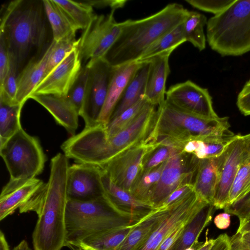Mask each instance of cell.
I'll return each mask as SVG.
<instances>
[{"instance_id": "6da1fadb", "label": "cell", "mask_w": 250, "mask_h": 250, "mask_svg": "<svg viewBox=\"0 0 250 250\" xmlns=\"http://www.w3.org/2000/svg\"><path fill=\"white\" fill-rule=\"evenodd\" d=\"M69 167L68 158L64 154L54 156L47 183L19 208L21 213L35 211L38 216L32 235L34 250H61L65 246Z\"/></svg>"}, {"instance_id": "7a4b0ae2", "label": "cell", "mask_w": 250, "mask_h": 250, "mask_svg": "<svg viewBox=\"0 0 250 250\" xmlns=\"http://www.w3.org/2000/svg\"><path fill=\"white\" fill-rule=\"evenodd\" d=\"M156 106L148 104L133 123L109 138L103 125L84 127L64 141L61 149L68 158L78 163L102 166L146 141L153 125Z\"/></svg>"}, {"instance_id": "3957f363", "label": "cell", "mask_w": 250, "mask_h": 250, "mask_svg": "<svg viewBox=\"0 0 250 250\" xmlns=\"http://www.w3.org/2000/svg\"><path fill=\"white\" fill-rule=\"evenodd\" d=\"M48 24L42 0H15L3 9L0 35L19 74L31 61L42 57L48 42Z\"/></svg>"}, {"instance_id": "277c9868", "label": "cell", "mask_w": 250, "mask_h": 250, "mask_svg": "<svg viewBox=\"0 0 250 250\" xmlns=\"http://www.w3.org/2000/svg\"><path fill=\"white\" fill-rule=\"evenodd\" d=\"M188 12L172 3L146 18L121 22V34L104 58L113 66L137 62L157 40L180 25Z\"/></svg>"}, {"instance_id": "5b68a950", "label": "cell", "mask_w": 250, "mask_h": 250, "mask_svg": "<svg viewBox=\"0 0 250 250\" xmlns=\"http://www.w3.org/2000/svg\"><path fill=\"white\" fill-rule=\"evenodd\" d=\"M227 117L207 119L184 112L165 100L156 109L153 125L146 141L165 140L182 150L191 140L222 135L230 132Z\"/></svg>"}, {"instance_id": "8992f818", "label": "cell", "mask_w": 250, "mask_h": 250, "mask_svg": "<svg viewBox=\"0 0 250 250\" xmlns=\"http://www.w3.org/2000/svg\"><path fill=\"white\" fill-rule=\"evenodd\" d=\"M137 223L121 215L104 195L88 201L68 200L65 246L75 250L87 238Z\"/></svg>"}, {"instance_id": "52a82bcc", "label": "cell", "mask_w": 250, "mask_h": 250, "mask_svg": "<svg viewBox=\"0 0 250 250\" xmlns=\"http://www.w3.org/2000/svg\"><path fill=\"white\" fill-rule=\"evenodd\" d=\"M207 41L222 56H238L250 51V0H236L207 23Z\"/></svg>"}, {"instance_id": "ba28073f", "label": "cell", "mask_w": 250, "mask_h": 250, "mask_svg": "<svg viewBox=\"0 0 250 250\" xmlns=\"http://www.w3.org/2000/svg\"><path fill=\"white\" fill-rule=\"evenodd\" d=\"M0 154L12 180L36 178L46 161L39 139L22 128L0 146Z\"/></svg>"}, {"instance_id": "9c48e42d", "label": "cell", "mask_w": 250, "mask_h": 250, "mask_svg": "<svg viewBox=\"0 0 250 250\" xmlns=\"http://www.w3.org/2000/svg\"><path fill=\"white\" fill-rule=\"evenodd\" d=\"M111 9L106 15H96L79 39L77 48L80 59L86 62L104 58L121 32L120 22H117Z\"/></svg>"}, {"instance_id": "30bf717a", "label": "cell", "mask_w": 250, "mask_h": 250, "mask_svg": "<svg viewBox=\"0 0 250 250\" xmlns=\"http://www.w3.org/2000/svg\"><path fill=\"white\" fill-rule=\"evenodd\" d=\"M199 161L193 154L183 151L167 161L161 177L148 197V202L153 208H158L179 187L193 185Z\"/></svg>"}, {"instance_id": "8fae6325", "label": "cell", "mask_w": 250, "mask_h": 250, "mask_svg": "<svg viewBox=\"0 0 250 250\" xmlns=\"http://www.w3.org/2000/svg\"><path fill=\"white\" fill-rule=\"evenodd\" d=\"M85 65L88 70V77L79 115L84 121L85 127L88 128L99 124L113 66L104 58L90 60Z\"/></svg>"}, {"instance_id": "7c38bea8", "label": "cell", "mask_w": 250, "mask_h": 250, "mask_svg": "<svg viewBox=\"0 0 250 250\" xmlns=\"http://www.w3.org/2000/svg\"><path fill=\"white\" fill-rule=\"evenodd\" d=\"M207 203H208L200 197L194 189L186 194L171 204L168 215L135 250H157L173 230L189 222Z\"/></svg>"}, {"instance_id": "4fadbf2b", "label": "cell", "mask_w": 250, "mask_h": 250, "mask_svg": "<svg viewBox=\"0 0 250 250\" xmlns=\"http://www.w3.org/2000/svg\"><path fill=\"white\" fill-rule=\"evenodd\" d=\"M155 144L146 141L99 166L118 187L130 192L141 174L143 164Z\"/></svg>"}, {"instance_id": "5bb4252c", "label": "cell", "mask_w": 250, "mask_h": 250, "mask_svg": "<svg viewBox=\"0 0 250 250\" xmlns=\"http://www.w3.org/2000/svg\"><path fill=\"white\" fill-rule=\"evenodd\" d=\"M166 96L167 102L184 112L204 118L219 117L213 109L208 90L190 80L171 85Z\"/></svg>"}, {"instance_id": "9a60e30c", "label": "cell", "mask_w": 250, "mask_h": 250, "mask_svg": "<svg viewBox=\"0 0 250 250\" xmlns=\"http://www.w3.org/2000/svg\"><path fill=\"white\" fill-rule=\"evenodd\" d=\"M220 174L213 205L215 209L228 205L229 190L240 166L245 160V135H235L219 155Z\"/></svg>"}, {"instance_id": "2e32d148", "label": "cell", "mask_w": 250, "mask_h": 250, "mask_svg": "<svg viewBox=\"0 0 250 250\" xmlns=\"http://www.w3.org/2000/svg\"><path fill=\"white\" fill-rule=\"evenodd\" d=\"M100 167L83 163L69 166L66 191L68 200H91L104 195Z\"/></svg>"}, {"instance_id": "e0dca14e", "label": "cell", "mask_w": 250, "mask_h": 250, "mask_svg": "<svg viewBox=\"0 0 250 250\" xmlns=\"http://www.w3.org/2000/svg\"><path fill=\"white\" fill-rule=\"evenodd\" d=\"M82 67V63L76 48L41 81L30 96L39 95L66 96Z\"/></svg>"}, {"instance_id": "ac0fdd59", "label": "cell", "mask_w": 250, "mask_h": 250, "mask_svg": "<svg viewBox=\"0 0 250 250\" xmlns=\"http://www.w3.org/2000/svg\"><path fill=\"white\" fill-rule=\"evenodd\" d=\"M102 178L104 195L122 216L139 222L155 209L149 204L136 199L129 192L114 184L103 170Z\"/></svg>"}, {"instance_id": "d6986e66", "label": "cell", "mask_w": 250, "mask_h": 250, "mask_svg": "<svg viewBox=\"0 0 250 250\" xmlns=\"http://www.w3.org/2000/svg\"><path fill=\"white\" fill-rule=\"evenodd\" d=\"M37 178L12 180L2 189L0 196V220L12 214L43 185Z\"/></svg>"}, {"instance_id": "ffe728a7", "label": "cell", "mask_w": 250, "mask_h": 250, "mask_svg": "<svg viewBox=\"0 0 250 250\" xmlns=\"http://www.w3.org/2000/svg\"><path fill=\"white\" fill-rule=\"evenodd\" d=\"M174 50L163 52L147 61L149 68L145 97L150 104L158 106L165 101L166 84L170 73L169 58Z\"/></svg>"}, {"instance_id": "44dd1931", "label": "cell", "mask_w": 250, "mask_h": 250, "mask_svg": "<svg viewBox=\"0 0 250 250\" xmlns=\"http://www.w3.org/2000/svg\"><path fill=\"white\" fill-rule=\"evenodd\" d=\"M142 63L134 62L113 66L106 98L99 119V124L105 126L108 123L126 85Z\"/></svg>"}, {"instance_id": "7402d4cb", "label": "cell", "mask_w": 250, "mask_h": 250, "mask_svg": "<svg viewBox=\"0 0 250 250\" xmlns=\"http://www.w3.org/2000/svg\"><path fill=\"white\" fill-rule=\"evenodd\" d=\"M32 99L43 106L57 123L62 126L72 136L79 125V113L66 97L54 95H32Z\"/></svg>"}, {"instance_id": "603a6c76", "label": "cell", "mask_w": 250, "mask_h": 250, "mask_svg": "<svg viewBox=\"0 0 250 250\" xmlns=\"http://www.w3.org/2000/svg\"><path fill=\"white\" fill-rule=\"evenodd\" d=\"M52 42L42 57L30 61L19 74L16 102L23 105L44 77Z\"/></svg>"}, {"instance_id": "cb8c5ba5", "label": "cell", "mask_w": 250, "mask_h": 250, "mask_svg": "<svg viewBox=\"0 0 250 250\" xmlns=\"http://www.w3.org/2000/svg\"><path fill=\"white\" fill-rule=\"evenodd\" d=\"M171 204L154 209L137 223L116 250H135L151 235L169 214Z\"/></svg>"}, {"instance_id": "d4e9b609", "label": "cell", "mask_w": 250, "mask_h": 250, "mask_svg": "<svg viewBox=\"0 0 250 250\" xmlns=\"http://www.w3.org/2000/svg\"><path fill=\"white\" fill-rule=\"evenodd\" d=\"M219 156L200 159L193 183L196 193L208 203L213 204L220 170Z\"/></svg>"}, {"instance_id": "484cf974", "label": "cell", "mask_w": 250, "mask_h": 250, "mask_svg": "<svg viewBox=\"0 0 250 250\" xmlns=\"http://www.w3.org/2000/svg\"><path fill=\"white\" fill-rule=\"evenodd\" d=\"M149 68V61L142 63L126 85L109 121L118 116L145 97Z\"/></svg>"}, {"instance_id": "4316f807", "label": "cell", "mask_w": 250, "mask_h": 250, "mask_svg": "<svg viewBox=\"0 0 250 250\" xmlns=\"http://www.w3.org/2000/svg\"><path fill=\"white\" fill-rule=\"evenodd\" d=\"M235 134L232 132L213 136L203 140H191L184 146L183 152L193 154L199 159L219 156Z\"/></svg>"}, {"instance_id": "83f0119b", "label": "cell", "mask_w": 250, "mask_h": 250, "mask_svg": "<svg viewBox=\"0 0 250 250\" xmlns=\"http://www.w3.org/2000/svg\"><path fill=\"white\" fill-rule=\"evenodd\" d=\"M213 205L207 203L187 225L182 235L173 245L172 250H185L195 242L211 221L214 210Z\"/></svg>"}, {"instance_id": "f1b7e54d", "label": "cell", "mask_w": 250, "mask_h": 250, "mask_svg": "<svg viewBox=\"0 0 250 250\" xmlns=\"http://www.w3.org/2000/svg\"><path fill=\"white\" fill-rule=\"evenodd\" d=\"M136 224L90 236L81 241L76 249L81 247L93 250H116Z\"/></svg>"}, {"instance_id": "f546056e", "label": "cell", "mask_w": 250, "mask_h": 250, "mask_svg": "<svg viewBox=\"0 0 250 250\" xmlns=\"http://www.w3.org/2000/svg\"><path fill=\"white\" fill-rule=\"evenodd\" d=\"M44 10L52 32L53 40H60L77 30L61 7L54 0H42Z\"/></svg>"}, {"instance_id": "4dcf8cb0", "label": "cell", "mask_w": 250, "mask_h": 250, "mask_svg": "<svg viewBox=\"0 0 250 250\" xmlns=\"http://www.w3.org/2000/svg\"><path fill=\"white\" fill-rule=\"evenodd\" d=\"M23 105L0 100V146L22 128L20 116Z\"/></svg>"}, {"instance_id": "1f68e13d", "label": "cell", "mask_w": 250, "mask_h": 250, "mask_svg": "<svg viewBox=\"0 0 250 250\" xmlns=\"http://www.w3.org/2000/svg\"><path fill=\"white\" fill-rule=\"evenodd\" d=\"M207 21L204 15L196 11H189L188 16L181 24L186 41L190 42L200 51L205 49L206 46L204 28Z\"/></svg>"}, {"instance_id": "d6a6232c", "label": "cell", "mask_w": 250, "mask_h": 250, "mask_svg": "<svg viewBox=\"0 0 250 250\" xmlns=\"http://www.w3.org/2000/svg\"><path fill=\"white\" fill-rule=\"evenodd\" d=\"M65 13L77 30H84L97 14L92 6L86 1L54 0Z\"/></svg>"}, {"instance_id": "836d02e7", "label": "cell", "mask_w": 250, "mask_h": 250, "mask_svg": "<svg viewBox=\"0 0 250 250\" xmlns=\"http://www.w3.org/2000/svg\"><path fill=\"white\" fill-rule=\"evenodd\" d=\"M181 24L157 40L144 52L137 62H146L163 52L170 50H174L180 44L186 42Z\"/></svg>"}, {"instance_id": "e575fe53", "label": "cell", "mask_w": 250, "mask_h": 250, "mask_svg": "<svg viewBox=\"0 0 250 250\" xmlns=\"http://www.w3.org/2000/svg\"><path fill=\"white\" fill-rule=\"evenodd\" d=\"M166 162L142 173L129 192L136 199L149 204V194L159 181Z\"/></svg>"}, {"instance_id": "d590c367", "label": "cell", "mask_w": 250, "mask_h": 250, "mask_svg": "<svg viewBox=\"0 0 250 250\" xmlns=\"http://www.w3.org/2000/svg\"><path fill=\"white\" fill-rule=\"evenodd\" d=\"M149 104L145 97L129 107L105 126L106 135L109 138L130 125Z\"/></svg>"}, {"instance_id": "8d00e7d4", "label": "cell", "mask_w": 250, "mask_h": 250, "mask_svg": "<svg viewBox=\"0 0 250 250\" xmlns=\"http://www.w3.org/2000/svg\"><path fill=\"white\" fill-rule=\"evenodd\" d=\"M79 42V39H76V34H70L57 42L53 40L44 78L69 53L78 48Z\"/></svg>"}, {"instance_id": "74e56055", "label": "cell", "mask_w": 250, "mask_h": 250, "mask_svg": "<svg viewBox=\"0 0 250 250\" xmlns=\"http://www.w3.org/2000/svg\"><path fill=\"white\" fill-rule=\"evenodd\" d=\"M250 192V161H247L240 165L235 175L229 190L227 207L241 199Z\"/></svg>"}, {"instance_id": "f35d334b", "label": "cell", "mask_w": 250, "mask_h": 250, "mask_svg": "<svg viewBox=\"0 0 250 250\" xmlns=\"http://www.w3.org/2000/svg\"><path fill=\"white\" fill-rule=\"evenodd\" d=\"M154 143L155 146L146 157L141 173L157 167L182 151L179 148L170 144L161 142Z\"/></svg>"}, {"instance_id": "ab89813d", "label": "cell", "mask_w": 250, "mask_h": 250, "mask_svg": "<svg viewBox=\"0 0 250 250\" xmlns=\"http://www.w3.org/2000/svg\"><path fill=\"white\" fill-rule=\"evenodd\" d=\"M9 68L2 84L0 85V100L10 103H17L16 96L19 73L13 57L9 54Z\"/></svg>"}, {"instance_id": "60d3db41", "label": "cell", "mask_w": 250, "mask_h": 250, "mask_svg": "<svg viewBox=\"0 0 250 250\" xmlns=\"http://www.w3.org/2000/svg\"><path fill=\"white\" fill-rule=\"evenodd\" d=\"M88 73L87 66L83 65L76 80L65 96L79 114L84 99Z\"/></svg>"}, {"instance_id": "b9f144b4", "label": "cell", "mask_w": 250, "mask_h": 250, "mask_svg": "<svg viewBox=\"0 0 250 250\" xmlns=\"http://www.w3.org/2000/svg\"><path fill=\"white\" fill-rule=\"evenodd\" d=\"M235 0H186V1L196 9L216 15L228 8Z\"/></svg>"}, {"instance_id": "7bdbcfd3", "label": "cell", "mask_w": 250, "mask_h": 250, "mask_svg": "<svg viewBox=\"0 0 250 250\" xmlns=\"http://www.w3.org/2000/svg\"><path fill=\"white\" fill-rule=\"evenodd\" d=\"M226 212L236 216L239 224L250 219V192L243 198L227 207L224 209Z\"/></svg>"}, {"instance_id": "ee69618b", "label": "cell", "mask_w": 250, "mask_h": 250, "mask_svg": "<svg viewBox=\"0 0 250 250\" xmlns=\"http://www.w3.org/2000/svg\"><path fill=\"white\" fill-rule=\"evenodd\" d=\"M236 104L243 115H250V79L246 83L239 93Z\"/></svg>"}, {"instance_id": "f6af8a7d", "label": "cell", "mask_w": 250, "mask_h": 250, "mask_svg": "<svg viewBox=\"0 0 250 250\" xmlns=\"http://www.w3.org/2000/svg\"><path fill=\"white\" fill-rule=\"evenodd\" d=\"M9 64L8 50L4 38L0 35V85L2 84L6 75Z\"/></svg>"}, {"instance_id": "bcb514c9", "label": "cell", "mask_w": 250, "mask_h": 250, "mask_svg": "<svg viewBox=\"0 0 250 250\" xmlns=\"http://www.w3.org/2000/svg\"><path fill=\"white\" fill-rule=\"evenodd\" d=\"M231 250H250V232L230 237Z\"/></svg>"}, {"instance_id": "7dc6e473", "label": "cell", "mask_w": 250, "mask_h": 250, "mask_svg": "<svg viewBox=\"0 0 250 250\" xmlns=\"http://www.w3.org/2000/svg\"><path fill=\"white\" fill-rule=\"evenodd\" d=\"M193 189V185L190 184L179 187L167 197L159 208L167 207Z\"/></svg>"}, {"instance_id": "c3c4849f", "label": "cell", "mask_w": 250, "mask_h": 250, "mask_svg": "<svg viewBox=\"0 0 250 250\" xmlns=\"http://www.w3.org/2000/svg\"><path fill=\"white\" fill-rule=\"evenodd\" d=\"M188 223L182 225L173 230L162 242L157 250H168L170 249L182 235Z\"/></svg>"}, {"instance_id": "681fc988", "label": "cell", "mask_w": 250, "mask_h": 250, "mask_svg": "<svg viewBox=\"0 0 250 250\" xmlns=\"http://www.w3.org/2000/svg\"><path fill=\"white\" fill-rule=\"evenodd\" d=\"M92 7H110L111 9L123 7L127 1L125 0H88L86 1Z\"/></svg>"}, {"instance_id": "f907efd6", "label": "cell", "mask_w": 250, "mask_h": 250, "mask_svg": "<svg viewBox=\"0 0 250 250\" xmlns=\"http://www.w3.org/2000/svg\"><path fill=\"white\" fill-rule=\"evenodd\" d=\"M210 250H231L230 237L227 233L219 235Z\"/></svg>"}, {"instance_id": "816d5d0a", "label": "cell", "mask_w": 250, "mask_h": 250, "mask_svg": "<svg viewBox=\"0 0 250 250\" xmlns=\"http://www.w3.org/2000/svg\"><path fill=\"white\" fill-rule=\"evenodd\" d=\"M230 214L227 212L221 213L214 218L213 222L215 226L221 229L228 228L230 224Z\"/></svg>"}, {"instance_id": "f5cc1de1", "label": "cell", "mask_w": 250, "mask_h": 250, "mask_svg": "<svg viewBox=\"0 0 250 250\" xmlns=\"http://www.w3.org/2000/svg\"><path fill=\"white\" fill-rule=\"evenodd\" d=\"M248 232H250V219L239 224L236 233L243 234Z\"/></svg>"}, {"instance_id": "db71d44e", "label": "cell", "mask_w": 250, "mask_h": 250, "mask_svg": "<svg viewBox=\"0 0 250 250\" xmlns=\"http://www.w3.org/2000/svg\"><path fill=\"white\" fill-rule=\"evenodd\" d=\"M208 232L206 234V239L203 244L199 248L198 250H210L214 244L215 239H208Z\"/></svg>"}, {"instance_id": "11a10c76", "label": "cell", "mask_w": 250, "mask_h": 250, "mask_svg": "<svg viewBox=\"0 0 250 250\" xmlns=\"http://www.w3.org/2000/svg\"><path fill=\"white\" fill-rule=\"evenodd\" d=\"M245 160L244 162H247V161H250V133L245 135Z\"/></svg>"}, {"instance_id": "9f6ffc18", "label": "cell", "mask_w": 250, "mask_h": 250, "mask_svg": "<svg viewBox=\"0 0 250 250\" xmlns=\"http://www.w3.org/2000/svg\"><path fill=\"white\" fill-rule=\"evenodd\" d=\"M0 250H9V247L2 230L0 232Z\"/></svg>"}, {"instance_id": "6f0895ef", "label": "cell", "mask_w": 250, "mask_h": 250, "mask_svg": "<svg viewBox=\"0 0 250 250\" xmlns=\"http://www.w3.org/2000/svg\"><path fill=\"white\" fill-rule=\"evenodd\" d=\"M13 250H32L28 243L25 240H22L18 245L15 247Z\"/></svg>"}, {"instance_id": "680465c9", "label": "cell", "mask_w": 250, "mask_h": 250, "mask_svg": "<svg viewBox=\"0 0 250 250\" xmlns=\"http://www.w3.org/2000/svg\"><path fill=\"white\" fill-rule=\"evenodd\" d=\"M203 242H200L199 241H197L195 242L190 247L188 248L185 250H198L199 248L203 244Z\"/></svg>"}, {"instance_id": "91938a15", "label": "cell", "mask_w": 250, "mask_h": 250, "mask_svg": "<svg viewBox=\"0 0 250 250\" xmlns=\"http://www.w3.org/2000/svg\"><path fill=\"white\" fill-rule=\"evenodd\" d=\"M75 250H93L87 248H78Z\"/></svg>"}, {"instance_id": "94428289", "label": "cell", "mask_w": 250, "mask_h": 250, "mask_svg": "<svg viewBox=\"0 0 250 250\" xmlns=\"http://www.w3.org/2000/svg\"><path fill=\"white\" fill-rule=\"evenodd\" d=\"M172 248H173V246L171 247H170V248L168 250H172Z\"/></svg>"}]
</instances>
